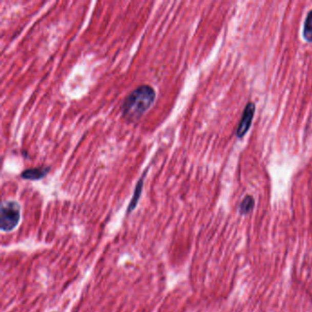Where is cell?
Returning <instances> with one entry per match:
<instances>
[{"mask_svg":"<svg viewBox=\"0 0 312 312\" xmlns=\"http://www.w3.org/2000/svg\"><path fill=\"white\" fill-rule=\"evenodd\" d=\"M156 100V92L150 86H141L133 91L124 99L122 105V114L124 119L135 122L141 118L145 112L152 107Z\"/></svg>","mask_w":312,"mask_h":312,"instance_id":"cell-1","label":"cell"},{"mask_svg":"<svg viewBox=\"0 0 312 312\" xmlns=\"http://www.w3.org/2000/svg\"><path fill=\"white\" fill-rule=\"evenodd\" d=\"M20 221V206L17 201H6L1 206L0 228L3 232L12 231Z\"/></svg>","mask_w":312,"mask_h":312,"instance_id":"cell-2","label":"cell"},{"mask_svg":"<svg viewBox=\"0 0 312 312\" xmlns=\"http://www.w3.org/2000/svg\"><path fill=\"white\" fill-rule=\"evenodd\" d=\"M256 111V106L254 103H248L244 108L243 116L240 121L239 126L236 130V136L238 137H243L247 133L248 129H250L252 124L253 117Z\"/></svg>","mask_w":312,"mask_h":312,"instance_id":"cell-3","label":"cell"},{"mask_svg":"<svg viewBox=\"0 0 312 312\" xmlns=\"http://www.w3.org/2000/svg\"><path fill=\"white\" fill-rule=\"evenodd\" d=\"M51 167L32 168L25 170L22 173V178L28 180H39L48 175Z\"/></svg>","mask_w":312,"mask_h":312,"instance_id":"cell-4","label":"cell"},{"mask_svg":"<svg viewBox=\"0 0 312 312\" xmlns=\"http://www.w3.org/2000/svg\"><path fill=\"white\" fill-rule=\"evenodd\" d=\"M144 178H145V174L142 176L141 179L138 180V182L137 184V187H136V190H135V192H134V196H133L132 200L130 201V203H129V209H128V214L129 213H131L132 211H134V209L137 207V202L139 201V198L141 196L142 193V189H143V180H144Z\"/></svg>","mask_w":312,"mask_h":312,"instance_id":"cell-5","label":"cell"},{"mask_svg":"<svg viewBox=\"0 0 312 312\" xmlns=\"http://www.w3.org/2000/svg\"><path fill=\"white\" fill-rule=\"evenodd\" d=\"M303 37L308 43H312V9L304 22Z\"/></svg>","mask_w":312,"mask_h":312,"instance_id":"cell-6","label":"cell"},{"mask_svg":"<svg viewBox=\"0 0 312 312\" xmlns=\"http://www.w3.org/2000/svg\"><path fill=\"white\" fill-rule=\"evenodd\" d=\"M255 201L253 199V197L246 196L244 199V201H242L241 205H240V212L243 214H246L250 213L254 208Z\"/></svg>","mask_w":312,"mask_h":312,"instance_id":"cell-7","label":"cell"}]
</instances>
